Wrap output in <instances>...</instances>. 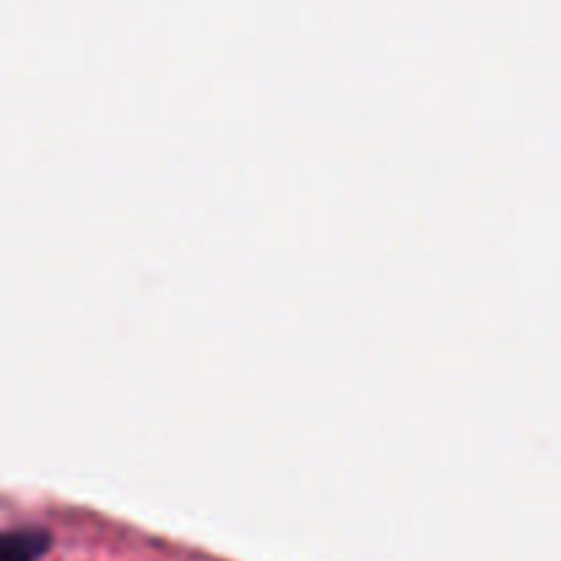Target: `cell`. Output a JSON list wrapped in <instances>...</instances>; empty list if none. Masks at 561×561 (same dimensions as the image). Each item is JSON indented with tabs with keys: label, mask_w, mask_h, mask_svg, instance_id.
Wrapping results in <instances>:
<instances>
[{
	"label": "cell",
	"mask_w": 561,
	"mask_h": 561,
	"mask_svg": "<svg viewBox=\"0 0 561 561\" xmlns=\"http://www.w3.org/2000/svg\"><path fill=\"white\" fill-rule=\"evenodd\" d=\"M53 546L47 529L38 526H16L0 531V561H42Z\"/></svg>",
	"instance_id": "obj_1"
}]
</instances>
